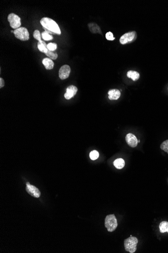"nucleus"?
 Segmentation results:
<instances>
[{
	"label": "nucleus",
	"instance_id": "19",
	"mask_svg": "<svg viewBox=\"0 0 168 253\" xmlns=\"http://www.w3.org/2000/svg\"><path fill=\"white\" fill-rule=\"evenodd\" d=\"M42 37L44 41H50L53 39V37L50 34L45 31L42 33Z\"/></svg>",
	"mask_w": 168,
	"mask_h": 253
},
{
	"label": "nucleus",
	"instance_id": "7",
	"mask_svg": "<svg viewBox=\"0 0 168 253\" xmlns=\"http://www.w3.org/2000/svg\"><path fill=\"white\" fill-rule=\"evenodd\" d=\"M26 191L27 193H28L30 195L34 197V198H39L41 195V193L39 190L35 186L31 185L29 182L26 183Z\"/></svg>",
	"mask_w": 168,
	"mask_h": 253
},
{
	"label": "nucleus",
	"instance_id": "4",
	"mask_svg": "<svg viewBox=\"0 0 168 253\" xmlns=\"http://www.w3.org/2000/svg\"><path fill=\"white\" fill-rule=\"evenodd\" d=\"M14 34L15 37L19 40L25 41L29 39V34L27 28L21 27L14 30Z\"/></svg>",
	"mask_w": 168,
	"mask_h": 253
},
{
	"label": "nucleus",
	"instance_id": "17",
	"mask_svg": "<svg viewBox=\"0 0 168 253\" xmlns=\"http://www.w3.org/2000/svg\"><path fill=\"white\" fill-rule=\"evenodd\" d=\"M159 228L161 233H165L166 232L168 233V222L167 221L161 222L159 225Z\"/></svg>",
	"mask_w": 168,
	"mask_h": 253
},
{
	"label": "nucleus",
	"instance_id": "12",
	"mask_svg": "<svg viewBox=\"0 0 168 253\" xmlns=\"http://www.w3.org/2000/svg\"><path fill=\"white\" fill-rule=\"evenodd\" d=\"M43 64L47 70H51L54 67V63L50 58H45L43 60Z\"/></svg>",
	"mask_w": 168,
	"mask_h": 253
},
{
	"label": "nucleus",
	"instance_id": "22",
	"mask_svg": "<svg viewBox=\"0 0 168 253\" xmlns=\"http://www.w3.org/2000/svg\"><path fill=\"white\" fill-rule=\"evenodd\" d=\"M33 37L36 40H38V41H41V36L40 31L38 30H35L33 33Z\"/></svg>",
	"mask_w": 168,
	"mask_h": 253
},
{
	"label": "nucleus",
	"instance_id": "3",
	"mask_svg": "<svg viewBox=\"0 0 168 253\" xmlns=\"http://www.w3.org/2000/svg\"><path fill=\"white\" fill-rule=\"evenodd\" d=\"M118 223L114 214L108 215L105 219V226L109 232H113L116 229Z\"/></svg>",
	"mask_w": 168,
	"mask_h": 253
},
{
	"label": "nucleus",
	"instance_id": "14",
	"mask_svg": "<svg viewBox=\"0 0 168 253\" xmlns=\"http://www.w3.org/2000/svg\"><path fill=\"white\" fill-rule=\"evenodd\" d=\"M128 77L130 78L133 81H136L140 78V74L139 72L136 71L130 70L127 73Z\"/></svg>",
	"mask_w": 168,
	"mask_h": 253
},
{
	"label": "nucleus",
	"instance_id": "10",
	"mask_svg": "<svg viewBox=\"0 0 168 253\" xmlns=\"http://www.w3.org/2000/svg\"><path fill=\"white\" fill-rule=\"evenodd\" d=\"M78 91V89L74 85H70L66 89V92L64 95L66 100H69L75 96Z\"/></svg>",
	"mask_w": 168,
	"mask_h": 253
},
{
	"label": "nucleus",
	"instance_id": "1",
	"mask_svg": "<svg viewBox=\"0 0 168 253\" xmlns=\"http://www.w3.org/2000/svg\"><path fill=\"white\" fill-rule=\"evenodd\" d=\"M40 24L43 26L45 31H47L50 34L58 35L61 34V30L58 24L51 18L47 17L43 18L40 20Z\"/></svg>",
	"mask_w": 168,
	"mask_h": 253
},
{
	"label": "nucleus",
	"instance_id": "23",
	"mask_svg": "<svg viewBox=\"0 0 168 253\" xmlns=\"http://www.w3.org/2000/svg\"><path fill=\"white\" fill-rule=\"evenodd\" d=\"M47 49L50 51H54L57 48V45L55 43H49L47 45Z\"/></svg>",
	"mask_w": 168,
	"mask_h": 253
},
{
	"label": "nucleus",
	"instance_id": "5",
	"mask_svg": "<svg viewBox=\"0 0 168 253\" xmlns=\"http://www.w3.org/2000/svg\"><path fill=\"white\" fill-rule=\"evenodd\" d=\"M8 20L10 23V26L15 30L19 28L21 24L20 17L14 13H11L9 15Z\"/></svg>",
	"mask_w": 168,
	"mask_h": 253
},
{
	"label": "nucleus",
	"instance_id": "26",
	"mask_svg": "<svg viewBox=\"0 0 168 253\" xmlns=\"http://www.w3.org/2000/svg\"><path fill=\"white\" fill-rule=\"evenodd\" d=\"M138 142H139V143H140V140H138Z\"/></svg>",
	"mask_w": 168,
	"mask_h": 253
},
{
	"label": "nucleus",
	"instance_id": "25",
	"mask_svg": "<svg viewBox=\"0 0 168 253\" xmlns=\"http://www.w3.org/2000/svg\"><path fill=\"white\" fill-rule=\"evenodd\" d=\"M4 86V81L2 78H0V88H2Z\"/></svg>",
	"mask_w": 168,
	"mask_h": 253
},
{
	"label": "nucleus",
	"instance_id": "9",
	"mask_svg": "<svg viewBox=\"0 0 168 253\" xmlns=\"http://www.w3.org/2000/svg\"><path fill=\"white\" fill-rule=\"evenodd\" d=\"M125 140L127 144L130 147L134 148L137 146L138 140L137 138L133 133H129L126 136Z\"/></svg>",
	"mask_w": 168,
	"mask_h": 253
},
{
	"label": "nucleus",
	"instance_id": "11",
	"mask_svg": "<svg viewBox=\"0 0 168 253\" xmlns=\"http://www.w3.org/2000/svg\"><path fill=\"white\" fill-rule=\"evenodd\" d=\"M108 98L110 100H116L120 98L121 93L117 89H110L108 93Z\"/></svg>",
	"mask_w": 168,
	"mask_h": 253
},
{
	"label": "nucleus",
	"instance_id": "13",
	"mask_svg": "<svg viewBox=\"0 0 168 253\" xmlns=\"http://www.w3.org/2000/svg\"><path fill=\"white\" fill-rule=\"evenodd\" d=\"M47 45L43 40L38 41L37 44V47L38 49L41 52L44 53V54H47L48 52V49L47 47Z\"/></svg>",
	"mask_w": 168,
	"mask_h": 253
},
{
	"label": "nucleus",
	"instance_id": "8",
	"mask_svg": "<svg viewBox=\"0 0 168 253\" xmlns=\"http://www.w3.org/2000/svg\"><path fill=\"white\" fill-rule=\"evenodd\" d=\"M71 72V68L68 65H65L61 67L59 70V77L61 79L64 80L69 77Z\"/></svg>",
	"mask_w": 168,
	"mask_h": 253
},
{
	"label": "nucleus",
	"instance_id": "18",
	"mask_svg": "<svg viewBox=\"0 0 168 253\" xmlns=\"http://www.w3.org/2000/svg\"><path fill=\"white\" fill-rule=\"evenodd\" d=\"M50 59L52 60H56L58 57L57 52L55 51H50L48 49V52L45 54Z\"/></svg>",
	"mask_w": 168,
	"mask_h": 253
},
{
	"label": "nucleus",
	"instance_id": "20",
	"mask_svg": "<svg viewBox=\"0 0 168 253\" xmlns=\"http://www.w3.org/2000/svg\"><path fill=\"white\" fill-rule=\"evenodd\" d=\"M99 156V154L98 152L96 150H94L93 151L91 152L90 153V158L92 160H95L98 158Z\"/></svg>",
	"mask_w": 168,
	"mask_h": 253
},
{
	"label": "nucleus",
	"instance_id": "2",
	"mask_svg": "<svg viewBox=\"0 0 168 253\" xmlns=\"http://www.w3.org/2000/svg\"><path fill=\"white\" fill-rule=\"evenodd\" d=\"M138 243V239L136 237L130 236L124 242V247L126 251L130 253H133L136 251V246Z\"/></svg>",
	"mask_w": 168,
	"mask_h": 253
},
{
	"label": "nucleus",
	"instance_id": "16",
	"mask_svg": "<svg viewBox=\"0 0 168 253\" xmlns=\"http://www.w3.org/2000/svg\"><path fill=\"white\" fill-rule=\"evenodd\" d=\"M89 27L90 30V31L92 33H100L102 34V32L101 31L100 28L98 26V25L94 23H90L89 24Z\"/></svg>",
	"mask_w": 168,
	"mask_h": 253
},
{
	"label": "nucleus",
	"instance_id": "15",
	"mask_svg": "<svg viewBox=\"0 0 168 253\" xmlns=\"http://www.w3.org/2000/svg\"><path fill=\"white\" fill-rule=\"evenodd\" d=\"M113 164L116 168L118 169H121L125 166V161L123 159H117L114 161Z\"/></svg>",
	"mask_w": 168,
	"mask_h": 253
},
{
	"label": "nucleus",
	"instance_id": "24",
	"mask_svg": "<svg viewBox=\"0 0 168 253\" xmlns=\"http://www.w3.org/2000/svg\"><path fill=\"white\" fill-rule=\"evenodd\" d=\"M106 38L108 41H113L115 40V38L113 37V34L111 32H108L106 34Z\"/></svg>",
	"mask_w": 168,
	"mask_h": 253
},
{
	"label": "nucleus",
	"instance_id": "21",
	"mask_svg": "<svg viewBox=\"0 0 168 253\" xmlns=\"http://www.w3.org/2000/svg\"><path fill=\"white\" fill-rule=\"evenodd\" d=\"M161 148L168 154V140L162 142L161 145Z\"/></svg>",
	"mask_w": 168,
	"mask_h": 253
},
{
	"label": "nucleus",
	"instance_id": "6",
	"mask_svg": "<svg viewBox=\"0 0 168 253\" xmlns=\"http://www.w3.org/2000/svg\"><path fill=\"white\" fill-rule=\"evenodd\" d=\"M136 38V31H131L126 33L120 38L119 41L122 45L133 42Z\"/></svg>",
	"mask_w": 168,
	"mask_h": 253
}]
</instances>
